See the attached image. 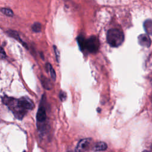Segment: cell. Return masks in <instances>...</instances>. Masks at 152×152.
I'll list each match as a JSON object with an SVG mask.
<instances>
[{
    "instance_id": "cell-1",
    "label": "cell",
    "mask_w": 152,
    "mask_h": 152,
    "mask_svg": "<svg viewBox=\"0 0 152 152\" xmlns=\"http://www.w3.org/2000/svg\"><path fill=\"white\" fill-rule=\"evenodd\" d=\"M2 101L18 119H21L28 110H31L34 107V103L27 97L15 99L5 96Z\"/></svg>"
},
{
    "instance_id": "cell-2",
    "label": "cell",
    "mask_w": 152,
    "mask_h": 152,
    "mask_svg": "<svg viewBox=\"0 0 152 152\" xmlns=\"http://www.w3.org/2000/svg\"><path fill=\"white\" fill-rule=\"evenodd\" d=\"M77 42L80 49L82 51L86 50L90 53L97 52L100 46L99 40L94 36H90L87 39L83 36H79L77 37Z\"/></svg>"
},
{
    "instance_id": "cell-3",
    "label": "cell",
    "mask_w": 152,
    "mask_h": 152,
    "mask_svg": "<svg viewBox=\"0 0 152 152\" xmlns=\"http://www.w3.org/2000/svg\"><path fill=\"white\" fill-rule=\"evenodd\" d=\"M107 43L112 47H118L124 41V34L122 31L117 28H112L107 33Z\"/></svg>"
},
{
    "instance_id": "cell-4",
    "label": "cell",
    "mask_w": 152,
    "mask_h": 152,
    "mask_svg": "<svg viewBox=\"0 0 152 152\" xmlns=\"http://www.w3.org/2000/svg\"><path fill=\"white\" fill-rule=\"evenodd\" d=\"M92 141L91 138H84L80 140L75 148V151H85L87 150Z\"/></svg>"
},
{
    "instance_id": "cell-5",
    "label": "cell",
    "mask_w": 152,
    "mask_h": 152,
    "mask_svg": "<svg viewBox=\"0 0 152 152\" xmlns=\"http://www.w3.org/2000/svg\"><path fill=\"white\" fill-rule=\"evenodd\" d=\"M138 42L141 46L145 48H149L151 44V39L147 34H141L138 36Z\"/></svg>"
},
{
    "instance_id": "cell-6",
    "label": "cell",
    "mask_w": 152,
    "mask_h": 152,
    "mask_svg": "<svg viewBox=\"0 0 152 152\" xmlns=\"http://www.w3.org/2000/svg\"><path fill=\"white\" fill-rule=\"evenodd\" d=\"M36 119L37 122L39 123H42L45 121L46 119V109L42 104H41L39 106V108L37 110V115H36Z\"/></svg>"
},
{
    "instance_id": "cell-7",
    "label": "cell",
    "mask_w": 152,
    "mask_h": 152,
    "mask_svg": "<svg viewBox=\"0 0 152 152\" xmlns=\"http://www.w3.org/2000/svg\"><path fill=\"white\" fill-rule=\"evenodd\" d=\"M7 33L8 35H9L10 36L13 37L14 39H16L17 40H18V42H20L23 46H24L26 48H27V45L21 39V38H20L19 34H18V33L17 31H14V30H8V31H7Z\"/></svg>"
},
{
    "instance_id": "cell-8",
    "label": "cell",
    "mask_w": 152,
    "mask_h": 152,
    "mask_svg": "<svg viewBox=\"0 0 152 152\" xmlns=\"http://www.w3.org/2000/svg\"><path fill=\"white\" fill-rule=\"evenodd\" d=\"M107 148V144L104 142L100 141L95 144L93 147V150L99 151H104Z\"/></svg>"
},
{
    "instance_id": "cell-9",
    "label": "cell",
    "mask_w": 152,
    "mask_h": 152,
    "mask_svg": "<svg viewBox=\"0 0 152 152\" xmlns=\"http://www.w3.org/2000/svg\"><path fill=\"white\" fill-rule=\"evenodd\" d=\"M144 28L147 34L152 35V20H146L144 23Z\"/></svg>"
},
{
    "instance_id": "cell-10",
    "label": "cell",
    "mask_w": 152,
    "mask_h": 152,
    "mask_svg": "<svg viewBox=\"0 0 152 152\" xmlns=\"http://www.w3.org/2000/svg\"><path fill=\"white\" fill-rule=\"evenodd\" d=\"M31 28H32V30L33 31L36 32V33L40 32L41 31V29H42V25H41V24L40 23H38V22L34 23L32 25Z\"/></svg>"
},
{
    "instance_id": "cell-11",
    "label": "cell",
    "mask_w": 152,
    "mask_h": 152,
    "mask_svg": "<svg viewBox=\"0 0 152 152\" xmlns=\"http://www.w3.org/2000/svg\"><path fill=\"white\" fill-rule=\"evenodd\" d=\"M46 65H48L47 67L48 68V71L50 72V76H51L52 80L53 81H55V80H56V73H55V71L54 69L53 68V67L51 66V65L50 64H47Z\"/></svg>"
},
{
    "instance_id": "cell-12",
    "label": "cell",
    "mask_w": 152,
    "mask_h": 152,
    "mask_svg": "<svg viewBox=\"0 0 152 152\" xmlns=\"http://www.w3.org/2000/svg\"><path fill=\"white\" fill-rule=\"evenodd\" d=\"M42 84H43V87H44L45 88H46V89H50V88H51L50 83L49 80L47 79L46 78L44 77L43 76L42 77Z\"/></svg>"
},
{
    "instance_id": "cell-13",
    "label": "cell",
    "mask_w": 152,
    "mask_h": 152,
    "mask_svg": "<svg viewBox=\"0 0 152 152\" xmlns=\"http://www.w3.org/2000/svg\"><path fill=\"white\" fill-rule=\"evenodd\" d=\"M1 11L3 14H4L5 15H6L8 17H12L14 15V13H13L12 11L10 8H3L1 9Z\"/></svg>"
},
{
    "instance_id": "cell-14",
    "label": "cell",
    "mask_w": 152,
    "mask_h": 152,
    "mask_svg": "<svg viewBox=\"0 0 152 152\" xmlns=\"http://www.w3.org/2000/svg\"><path fill=\"white\" fill-rule=\"evenodd\" d=\"M53 50L55 51V56H56V60L58 61V62H59V56H60V55H59V50L57 48V47L55 45H53Z\"/></svg>"
},
{
    "instance_id": "cell-15",
    "label": "cell",
    "mask_w": 152,
    "mask_h": 152,
    "mask_svg": "<svg viewBox=\"0 0 152 152\" xmlns=\"http://www.w3.org/2000/svg\"><path fill=\"white\" fill-rule=\"evenodd\" d=\"M59 97H60V99L62 100V101H64L66 99V94L64 92V91H61L59 93Z\"/></svg>"
},
{
    "instance_id": "cell-16",
    "label": "cell",
    "mask_w": 152,
    "mask_h": 152,
    "mask_svg": "<svg viewBox=\"0 0 152 152\" xmlns=\"http://www.w3.org/2000/svg\"><path fill=\"white\" fill-rule=\"evenodd\" d=\"M6 56L5 52H4V49L2 48H0V58H4Z\"/></svg>"
}]
</instances>
